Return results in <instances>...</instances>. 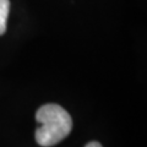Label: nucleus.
I'll return each instance as SVG.
<instances>
[{
	"label": "nucleus",
	"instance_id": "nucleus-1",
	"mask_svg": "<svg viewBox=\"0 0 147 147\" xmlns=\"http://www.w3.org/2000/svg\"><path fill=\"white\" fill-rule=\"evenodd\" d=\"M39 126L36 130V140L38 145L50 147L59 144L70 134L72 119L65 109L58 104H44L36 114Z\"/></svg>",
	"mask_w": 147,
	"mask_h": 147
},
{
	"label": "nucleus",
	"instance_id": "nucleus-2",
	"mask_svg": "<svg viewBox=\"0 0 147 147\" xmlns=\"http://www.w3.org/2000/svg\"><path fill=\"white\" fill-rule=\"evenodd\" d=\"M9 12H10V0H0V36L6 32Z\"/></svg>",
	"mask_w": 147,
	"mask_h": 147
},
{
	"label": "nucleus",
	"instance_id": "nucleus-3",
	"mask_svg": "<svg viewBox=\"0 0 147 147\" xmlns=\"http://www.w3.org/2000/svg\"><path fill=\"white\" fill-rule=\"evenodd\" d=\"M85 147H103V146L100 145L98 141H91V142H88V144H87Z\"/></svg>",
	"mask_w": 147,
	"mask_h": 147
}]
</instances>
